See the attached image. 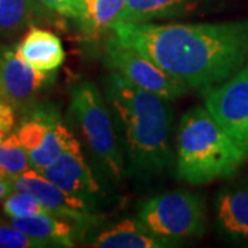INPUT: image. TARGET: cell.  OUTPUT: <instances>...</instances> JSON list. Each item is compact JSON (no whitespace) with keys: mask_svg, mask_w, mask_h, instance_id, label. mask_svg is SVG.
<instances>
[{"mask_svg":"<svg viewBox=\"0 0 248 248\" xmlns=\"http://www.w3.org/2000/svg\"><path fill=\"white\" fill-rule=\"evenodd\" d=\"M113 35L187 87L207 89L248 62V19L211 24H115Z\"/></svg>","mask_w":248,"mask_h":248,"instance_id":"1","label":"cell"},{"mask_svg":"<svg viewBox=\"0 0 248 248\" xmlns=\"http://www.w3.org/2000/svg\"><path fill=\"white\" fill-rule=\"evenodd\" d=\"M105 99L112 109L124 149L140 172H159L171 163V117L166 99L112 72L105 80Z\"/></svg>","mask_w":248,"mask_h":248,"instance_id":"2","label":"cell"},{"mask_svg":"<svg viewBox=\"0 0 248 248\" xmlns=\"http://www.w3.org/2000/svg\"><path fill=\"white\" fill-rule=\"evenodd\" d=\"M248 160L246 152L205 107H195L181 119L177 174L192 185L232 177Z\"/></svg>","mask_w":248,"mask_h":248,"instance_id":"3","label":"cell"},{"mask_svg":"<svg viewBox=\"0 0 248 248\" xmlns=\"http://www.w3.org/2000/svg\"><path fill=\"white\" fill-rule=\"evenodd\" d=\"M69 116L94 157L110 177L123 175V157L116 140L107 99L93 81H81L71 91Z\"/></svg>","mask_w":248,"mask_h":248,"instance_id":"4","label":"cell"},{"mask_svg":"<svg viewBox=\"0 0 248 248\" xmlns=\"http://www.w3.org/2000/svg\"><path fill=\"white\" fill-rule=\"evenodd\" d=\"M138 219L157 237L177 243L200 236L205 231L207 214L199 196L187 190H174L146 200Z\"/></svg>","mask_w":248,"mask_h":248,"instance_id":"5","label":"cell"},{"mask_svg":"<svg viewBox=\"0 0 248 248\" xmlns=\"http://www.w3.org/2000/svg\"><path fill=\"white\" fill-rule=\"evenodd\" d=\"M21 113L24 117L16 133L36 171L50 166L62 152L78 141L62 123L55 108L33 104Z\"/></svg>","mask_w":248,"mask_h":248,"instance_id":"6","label":"cell"},{"mask_svg":"<svg viewBox=\"0 0 248 248\" xmlns=\"http://www.w3.org/2000/svg\"><path fill=\"white\" fill-rule=\"evenodd\" d=\"M104 63L112 72L122 75L135 86L172 101L187 93V86L171 78L159 65L140 51L123 45L112 35L104 46Z\"/></svg>","mask_w":248,"mask_h":248,"instance_id":"7","label":"cell"},{"mask_svg":"<svg viewBox=\"0 0 248 248\" xmlns=\"http://www.w3.org/2000/svg\"><path fill=\"white\" fill-rule=\"evenodd\" d=\"M203 94L204 107L248 156V62Z\"/></svg>","mask_w":248,"mask_h":248,"instance_id":"8","label":"cell"},{"mask_svg":"<svg viewBox=\"0 0 248 248\" xmlns=\"http://www.w3.org/2000/svg\"><path fill=\"white\" fill-rule=\"evenodd\" d=\"M54 73L42 72L18 55L16 48H0V83L3 97L16 110H25L35 104L40 91L53 81Z\"/></svg>","mask_w":248,"mask_h":248,"instance_id":"9","label":"cell"},{"mask_svg":"<svg viewBox=\"0 0 248 248\" xmlns=\"http://www.w3.org/2000/svg\"><path fill=\"white\" fill-rule=\"evenodd\" d=\"M14 190L33 195L43 204L47 213L68 219L81 228H89L91 223L97 222L86 200L62 190L33 169L14 179Z\"/></svg>","mask_w":248,"mask_h":248,"instance_id":"10","label":"cell"},{"mask_svg":"<svg viewBox=\"0 0 248 248\" xmlns=\"http://www.w3.org/2000/svg\"><path fill=\"white\" fill-rule=\"evenodd\" d=\"M62 190L86 200L99 190L95 178L81 153L79 141H76L54 160L50 166L37 171Z\"/></svg>","mask_w":248,"mask_h":248,"instance_id":"11","label":"cell"},{"mask_svg":"<svg viewBox=\"0 0 248 248\" xmlns=\"http://www.w3.org/2000/svg\"><path fill=\"white\" fill-rule=\"evenodd\" d=\"M215 215L223 236L248 244V185L221 190L215 199Z\"/></svg>","mask_w":248,"mask_h":248,"instance_id":"12","label":"cell"},{"mask_svg":"<svg viewBox=\"0 0 248 248\" xmlns=\"http://www.w3.org/2000/svg\"><path fill=\"white\" fill-rule=\"evenodd\" d=\"M11 223L28 236L42 241L46 247H73L80 237V231L84 229L50 213L11 218Z\"/></svg>","mask_w":248,"mask_h":248,"instance_id":"13","label":"cell"},{"mask_svg":"<svg viewBox=\"0 0 248 248\" xmlns=\"http://www.w3.org/2000/svg\"><path fill=\"white\" fill-rule=\"evenodd\" d=\"M211 0H127L115 24L156 22L199 13Z\"/></svg>","mask_w":248,"mask_h":248,"instance_id":"14","label":"cell"},{"mask_svg":"<svg viewBox=\"0 0 248 248\" xmlns=\"http://www.w3.org/2000/svg\"><path fill=\"white\" fill-rule=\"evenodd\" d=\"M16 50L24 61L42 72L54 73L65 61L60 37L42 28H31Z\"/></svg>","mask_w":248,"mask_h":248,"instance_id":"15","label":"cell"},{"mask_svg":"<svg viewBox=\"0 0 248 248\" xmlns=\"http://www.w3.org/2000/svg\"><path fill=\"white\" fill-rule=\"evenodd\" d=\"M90 246L97 248H164L174 244L157 237L140 219H124L99 232Z\"/></svg>","mask_w":248,"mask_h":248,"instance_id":"16","label":"cell"},{"mask_svg":"<svg viewBox=\"0 0 248 248\" xmlns=\"http://www.w3.org/2000/svg\"><path fill=\"white\" fill-rule=\"evenodd\" d=\"M127 0H84L80 16L76 18L81 32L89 37H98L112 31Z\"/></svg>","mask_w":248,"mask_h":248,"instance_id":"17","label":"cell"},{"mask_svg":"<svg viewBox=\"0 0 248 248\" xmlns=\"http://www.w3.org/2000/svg\"><path fill=\"white\" fill-rule=\"evenodd\" d=\"M0 167L13 179L32 170L27 149L19 141L17 133L9 134L0 140Z\"/></svg>","mask_w":248,"mask_h":248,"instance_id":"18","label":"cell"},{"mask_svg":"<svg viewBox=\"0 0 248 248\" xmlns=\"http://www.w3.org/2000/svg\"><path fill=\"white\" fill-rule=\"evenodd\" d=\"M32 0H0V35H16L32 14Z\"/></svg>","mask_w":248,"mask_h":248,"instance_id":"19","label":"cell"},{"mask_svg":"<svg viewBox=\"0 0 248 248\" xmlns=\"http://www.w3.org/2000/svg\"><path fill=\"white\" fill-rule=\"evenodd\" d=\"M3 211L7 214L10 218H22V217L47 213L43 204L40 203L35 196L28 192H22V190H13L3 200Z\"/></svg>","mask_w":248,"mask_h":248,"instance_id":"20","label":"cell"},{"mask_svg":"<svg viewBox=\"0 0 248 248\" xmlns=\"http://www.w3.org/2000/svg\"><path fill=\"white\" fill-rule=\"evenodd\" d=\"M46 247L39 240L28 236L13 223L0 221V248H40Z\"/></svg>","mask_w":248,"mask_h":248,"instance_id":"21","label":"cell"},{"mask_svg":"<svg viewBox=\"0 0 248 248\" xmlns=\"http://www.w3.org/2000/svg\"><path fill=\"white\" fill-rule=\"evenodd\" d=\"M83 1L84 0H37V3L46 10L72 19H76L80 16Z\"/></svg>","mask_w":248,"mask_h":248,"instance_id":"22","label":"cell"},{"mask_svg":"<svg viewBox=\"0 0 248 248\" xmlns=\"http://www.w3.org/2000/svg\"><path fill=\"white\" fill-rule=\"evenodd\" d=\"M16 109L3 95H0V140L7 137L16 122Z\"/></svg>","mask_w":248,"mask_h":248,"instance_id":"23","label":"cell"},{"mask_svg":"<svg viewBox=\"0 0 248 248\" xmlns=\"http://www.w3.org/2000/svg\"><path fill=\"white\" fill-rule=\"evenodd\" d=\"M14 190V179L0 167V202Z\"/></svg>","mask_w":248,"mask_h":248,"instance_id":"24","label":"cell"},{"mask_svg":"<svg viewBox=\"0 0 248 248\" xmlns=\"http://www.w3.org/2000/svg\"><path fill=\"white\" fill-rule=\"evenodd\" d=\"M0 95H3V90H1V83H0Z\"/></svg>","mask_w":248,"mask_h":248,"instance_id":"25","label":"cell"}]
</instances>
